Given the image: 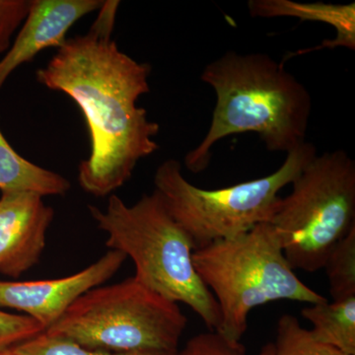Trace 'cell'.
I'll return each mask as SVG.
<instances>
[{
  "label": "cell",
  "mask_w": 355,
  "mask_h": 355,
  "mask_svg": "<svg viewBox=\"0 0 355 355\" xmlns=\"http://www.w3.org/2000/svg\"><path fill=\"white\" fill-rule=\"evenodd\" d=\"M112 33L93 25L67 39L37 71L42 85L64 93L85 119L90 154L78 167V182L95 197L127 183L137 163L159 148L160 127L137 105L150 91L151 67L119 49Z\"/></svg>",
  "instance_id": "cell-1"
},
{
  "label": "cell",
  "mask_w": 355,
  "mask_h": 355,
  "mask_svg": "<svg viewBox=\"0 0 355 355\" xmlns=\"http://www.w3.org/2000/svg\"><path fill=\"white\" fill-rule=\"evenodd\" d=\"M200 79L214 89L216 103L205 139L184 156L189 171L207 170L214 144L238 133H256L275 153L287 154L306 142L312 98L282 62L230 51L207 64Z\"/></svg>",
  "instance_id": "cell-2"
},
{
  "label": "cell",
  "mask_w": 355,
  "mask_h": 355,
  "mask_svg": "<svg viewBox=\"0 0 355 355\" xmlns=\"http://www.w3.org/2000/svg\"><path fill=\"white\" fill-rule=\"evenodd\" d=\"M89 211L108 234L106 246L132 259L135 279L168 300L189 306L209 331L218 330V304L193 266L195 246L157 191L144 193L132 205L111 195L106 209L90 205Z\"/></svg>",
  "instance_id": "cell-3"
},
{
  "label": "cell",
  "mask_w": 355,
  "mask_h": 355,
  "mask_svg": "<svg viewBox=\"0 0 355 355\" xmlns=\"http://www.w3.org/2000/svg\"><path fill=\"white\" fill-rule=\"evenodd\" d=\"M193 263L218 304L216 333L235 347H243L254 308L277 300L307 305L327 300L296 275L270 223L195 250Z\"/></svg>",
  "instance_id": "cell-4"
},
{
  "label": "cell",
  "mask_w": 355,
  "mask_h": 355,
  "mask_svg": "<svg viewBox=\"0 0 355 355\" xmlns=\"http://www.w3.org/2000/svg\"><path fill=\"white\" fill-rule=\"evenodd\" d=\"M316 155V147L306 141L287 153L272 174L216 190L191 184L184 177L181 163L168 159L156 170L154 191L195 249H200L268 223L279 205L280 191L291 184Z\"/></svg>",
  "instance_id": "cell-5"
},
{
  "label": "cell",
  "mask_w": 355,
  "mask_h": 355,
  "mask_svg": "<svg viewBox=\"0 0 355 355\" xmlns=\"http://www.w3.org/2000/svg\"><path fill=\"white\" fill-rule=\"evenodd\" d=\"M187 323L179 304L132 277L86 292L44 333L87 349L177 352Z\"/></svg>",
  "instance_id": "cell-6"
},
{
  "label": "cell",
  "mask_w": 355,
  "mask_h": 355,
  "mask_svg": "<svg viewBox=\"0 0 355 355\" xmlns=\"http://www.w3.org/2000/svg\"><path fill=\"white\" fill-rule=\"evenodd\" d=\"M291 184L268 223L291 268L316 272L355 227L354 160L343 150L317 154Z\"/></svg>",
  "instance_id": "cell-7"
},
{
  "label": "cell",
  "mask_w": 355,
  "mask_h": 355,
  "mask_svg": "<svg viewBox=\"0 0 355 355\" xmlns=\"http://www.w3.org/2000/svg\"><path fill=\"white\" fill-rule=\"evenodd\" d=\"M125 260V254L109 250L92 265L62 279L31 282L0 280V307L25 313L26 316L36 320L46 330L81 295L111 279Z\"/></svg>",
  "instance_id": "cell-8"
},
{
  "label": "cell",
  "mask_w": 355,
  "mask_h": 355,
  "mask_svg": "<svg viewBox=\"0 0 355 355\" xmlns=\"http://www.w3.org/2000/svg\"><path fill=\"white\" fill-rule=\"evenodd\" d=\"M53 207L32 193H1L0 272L12 279L37 265L53 220Z\"/></svg>",
  "instance_id": "cell-9"
},
{
  "label": "cell",
  "mask_w": 355,
  "mask_h": 355,
  "mask_svg": "<svg viewBox=\"0 0 355 355\" xmlns=\"http://www.w3.org/2000/svg\"><path fill=\"white\" fill-rule=\"evenodd\" d=\"M103 4L102 0H32L19 33L0 60V89L20 65L46 49H60L72 26Z\"/></svg>",
  "instance_id": "cell-10"
},
{
  "label": "cell",
  "mask_w": 355,
  "mask_h": 355,
  "mask_svg": "<svg viewBox=\"0 0 355 355\" xmlns=\"http://www.w3.org/2000/svg\"><path fill=\"white\" fill-rule=\"evenodd\" d=\"M248 9L252 17H293L301 21H314L331 26L336 31L335 39L324 40L313 48L291 51L284 55L282 64L298 55L314 51L345 48L355 51V3L331 4L324 2L300 3L292 0H250Z\"/></svg>",
  "instance_id": "cell-11"
},
{
  "label": "cell",
  "mask_w": 355,
  "mask_h": 355,
  "mask_svg": "<svg viewBox=\"0 0 355 355\" xmlns=\"http://www.w3.org/2000/svg\"><path fill=\"white\" fill-rule=\"evenodd\" d=\"M69 180L23 158L8 144L0 130V191L1 193H32L41 197L64 196Z\"/></svg>",
  "instance_id": "cell-12"
},
{
  "label": "cell",
  "mask_w": 355,
  "mask_h": 355,
  "mask_svg": "<svg viewBox=\"0 0 355 355\" xmlns=\"http://www.w3.org/2000/svg\"><path fill=\"white\" fill-rule=\"evenodd\" d=\"M301 315L312 324L310 331L318 342L355 355V296L306 306Z\"/></svg>",
  "instance_id": "cell-13"
},
{
  "label": "cell",
  "mask_w": 355,
  "mask_h": 355,
  "mask_svg": "<svg viewBox=\"0 0 355 355\" xmlns=\"http://www.w3.org/2000/svg\"><path fill=\"white\" fill-rule=\"evenodd\" d=\"M323 270L334 301L355 296V227L331 250Z\"/></svg>",
  "instance_id": "cell-14"
},
{
  "label": "cell",
  "mask_w": 355,
  "mask_h": 355,
  "mask_svg": "<svg viewBox=\"0 0 355 355\" xmlns=\"http://www.w3.org/2000/svg\"><path fill=\"white\" fill-rule=\"evenodd\" d=\"M275 355H349L315 340L310 330L303 328L297 318L284 314L277 327Z\"/></svg>",
  "instance_id": "cell-15"
},
{
  "label": "cell",
  "mask_w": 355,
  "mask_h": 355,
  "mask_svg": "<svg viewBox=\"0 0 355 355\" xmlns=\"http://www.w3.org/2000/svg\"><path fill=\"white\" fill-rule=\"evenodd\" d=\"M16 355H176L177 352H114L108 350L92 349L70 342L65 338H58L42 333L11 347Z\"/></svg>",
  "instance_id": "cell-16"
},
{
  "label": "cell",
  "mask_w": 355,
  "mask_h": 355,
  "mask_svg": "<svg viewBox=\"0 0 355 355\" xmlns=\"http://www.w3.org/2000/svg\"><path fill=\"white\" fill-rule=\"evenodd\" d=\"M176 355H246L245 347H235L214 331L198 334L186 343ZM257 355H275L273 343H266Z\"/></svg>",
  "instance_id": "cell-17"
},
{
  "label": "cell",
  "mask_w": 355,
  "mask_h": 355,
  "mask_svg": "<svg viewBox=\"0 0 355 355\" xmlns=\"http://www.w3.org/2000/svg\"><path fill=\"white\" fill-rule=\"evenodd\" d=\"M44 331V327L31 317L0 310V349H11Z\"/></svg>",
  "instance_id": "cell-18"
},
{
  "label": "cell",
  "mask_w": 355,
  "mask_h": 355,
  "mask_svg": "<svg viewBox=\"0 0 355 355\" xmlns=\"http://www.w3.org/2000/svg\"><path fill=\"white\" fill-rule=\"evenodd\" d=\"M32 0H0V53L10 49L11 39L22 26Z\"/></svg>",
  "instance_id": "cell-19"
},
{
  "label": "cell",
  "mask_w": 355,
  "mask_h": 355,
  "mask_svg": "<svg viewBox=\"0 0 355 355\" xmlns=\"http://www.w3.org/2000/svg\"><path fill=\"white\" fill-rule=\"evenodd\" d=\"M0 355H16L11 349H0Z\"/></svg>",
  "instance_id": "cell-20"
}]
</instances>
